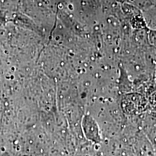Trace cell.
<instances>
[{"label": "cell", "instance_id": "1", "mask_svg": "<svg viewBox=\"0 0 156 156\" xmlns=\"http://www.w3.org/2000/svg\"><path fill=\"white\" fill-rule=\"evenodd\" d=\"M83 128L85 134L89 140L97 144L101 140L98 127L92 119L87 117L83 120Z\"/></svg>", "mask_w": 156, "mask_h": 156}]
</instances>
